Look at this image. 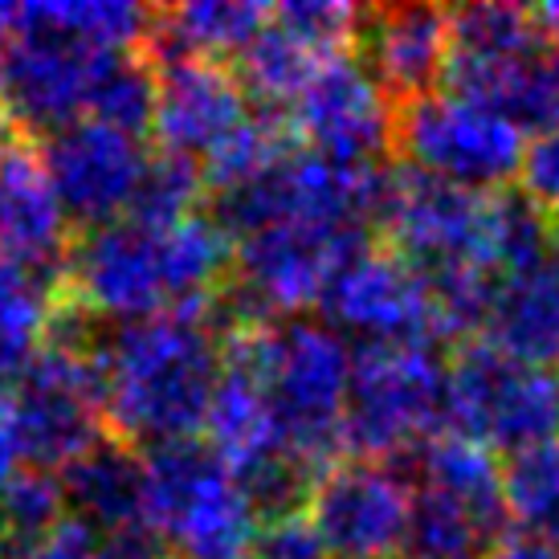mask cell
Listing matches in <instances>:
<instances>
[{
    "instance_id": "6da1fadb",
    "label": "cell",
    "mask_w": 559,
    "mask_h": 559,
    "mask_svg": "<svg viewBox=\"0 0 559 559\" xmlns=\"http://www.w3.org/2000/svg\"><path fill=\"white\" fill-rule=\"evenodd\" d=\"M234 270V237L213 213L171 225L123 217L86 229L66 258V286L82 314L140 323L168 311H204Z\"/></svg>"
},
{
    "instance_id": "7a4b0ae2",
    "label": "cell",
    "mask_w": 559,
    "mask_h": 559,
    "mask_svg": "<svg viewBox=\"0 0 559 559\" xmlns=\"http://www.w3.org/2000/svg\"><path fill=\"white\" fill-rule=\"evenodd\" d=\"M91 359L107 425L131 450H156L204 429L225 372V335L209 311H168L110 326L91 343Z\"/></svg>"
},
{
    "instance_id": "3957f363",
    "label": "cell",
    "mask_w": 559,
    "mask_h": 559,
    "mask_svg": "<svg viewBox=\"0 0 559 559\" xmlns=\"http://www.w3.org/2000/svg\"><path fill=\"white\" fill-rule=\"evenodd\" d=\"M225 364L262 389L282 445L311 469L343 450V413L352 384V343L319 319L241 323L225 335Z\"/></svg>"
},
{
    "instance_id": "277c9868",
    "label": "cell",
    "mask_w": 559,
    "mask_h": 559,
    "mask_svg": "<svg viewBox=\"0 0 559 559\" xmlns=\"http://www.w3.org/2000/svg\"><path fill=\"white\" fill-rule=\"evenodd\" d=\"M143 523L168 559H253L262 519L237 474L204 441H171L143 457Z\"/></svg>"
},
{
    "instance_id": "5b68a950",
    "label": "cell",
    "mask_w": 559,
    "mask_h": 559,
    "mask_svg": "<svg viewBox=\"0 0 559 559\" xmlns=\"http://www.w3.org/2000/svg\"><path fill=\"white\" fill-rule=\"evenodd\" d=\"M392 176L380 164H347L307 147L286 156L246 185L225 188L213 201V217L229 237H249L265 225H331V229H368L384 213Z\"/></svg>"
},
{
    "instance_id": "8992f818",
    "label": "cell",
    "mask_w": 559,
    "mask_h": 559,
    "mask_svg": "<svg viewBox=\"0 0 559 559\" xmlns=\"http://www.w3.org/2000/svg\"><path fill=\"white\" fill-rule=\"evenodd\" d=\"M445 376L437 343L352 347L343 450L376 462L417 453L445 425Z\"/></svg>"
},
{
    "instance_id": "52a82bcc",
    "label": "cell",
    "mask_w": 559,
    "mask_h": 559,
    "mask_svg": "<svg viewBox=\"0 0 559 559\" xmlns=\"http://www.w3.org/2000/svg\"><path fill=\"white\" fill-rule=\"evenodd\" d=\"M380 221L389 225L392 253L425 282L502 278L498 270V192L445 185L425 171L392 176Z\"/></svg>"
},
{
    "instance_id": "ba28073f",
    "label": "cell",
    "mask_w": 559,
    "mask_h": 559,
    "mask_svg": "<svg viewBox=\"0 0 559 559\" xmlns=\"http://www.w3.org/2000/svg\"><path fill=\"white\" fill-rule=\"evenodd\" d=\"M445 425L495 457L535 450L559 437V368L523 364L486 340L469 343L450 359Z\"/></svg>"
},
{
    "instance_id": "9c48e42d",
    "label": "cell",
    "mask_w": 559,
    "mask_h": 559,
    "mask_svg": "<svg viewBox=\"0 0 559 559\" xmlns=\"http://www.w3.org/2000/svg\"><path fill=\"white\" fill-rule=\"evenodd\" d=\"M392 143L404 152L413 171L474 192H495L519 176L527 135L507 123L498 110L441 86L408 98L396 110Z\"/></svg>"
},
{
    "instance_id": "30bf717a",
    "label": "cell",
    "mask_w": 559,
    "mask_h": 559,
    "mask_svg": "<svg viewBox=\"0 0 559 559\" xmlns=\"http://www.w3.org/2000/svg\"><path fill=\"white\" fill-rule=\"evenodd\" d=\"M368 249V229L331 225H265L234 249V302L246 311L241 323L298 319L319 307L326 286L343 265Z\"/></svg>"
},
{
    "instance_id": "8fae6325",
    "label": "cell",
    "mask_w": 559,
    "mask_h": 559,
    "mask_svg": "<svg viewBox=\"0 0 559 559\" xmlns=\"http://www.w3.org/2000/svg\"><path fill=\"white\" fill-rule=\"evenodd\" d=\"M4 408L25 469L62 474L94 441H103L107 429L91 347L46 343L29 372L4 392Z\"/></svg>"
},
{
    "instance_id": "7c38bea8",
    "label": "cell",
    "mask_w": 559,
    "mask_h": 559,
    "mask_svg": "<svg viewBox=\"0 0 559 559\" xmlns=\"http://www.w3.org/2000/svg\"><path fill=\"white\" fill-rule=\"evenodd\" d=\"M302 511L319 531L326 559H401L413 478L392 462L335 457L319 469Z\"/></svg>"
},
{
    "instance_id": "4fadbf2b",
    "label": "cell",
    "mask_w": 559,
    "mask_h": 559,
    "mask_svg": "<svg viewBox=\"0 0 559 559\" xmlns=\"http://www.w3.org/2000/svg\"><path fill=\"white\" fill-rule=\"evenodd\" d=\"M123 53H103L16 21V37L0 53V82H4V115L21 131H62L91 115L94 91L107 66Z\"/></svg>"
},
{
    "instance_id": "5bb4252c",
    "label": "cell",
    "mask_w": 559,
    "mask_h": 559,
    "mask_svg": "<svg viewBox=\"0 0 559 559\" xmlns=\"http://www.w3.org/2000/svg\"><path fill=\"white\" fill-rule=\"evenodd\" d=\"M326 326L356 347L380 343H437L429 282L392 249H359L323 295Z\"/></svg>"
},
{
    "instance_id": "9a60e30c",
    "label": "cell",
    "mask_w": 559,
    "mask_h": 559,
    "mask_svg": "<svg viewBox=\"0 0 559 559\" xmlns=\"http://www.w3.org/2000/svg\"><path fill=\"white\" fill-rule=\"evenodd\" d=\"M290 131L307 143V152L347 164H380L384 147L396 140V107L364 58L340 53L319 66L295 98Z\"/></svg>"
},
{
    "instance_id": "2e32d148",
    "label": "cell",
    "mask_w": 559,
    "mask_h": 559,
    "mask_svg": "<svg viewBox=\"0 0 559 559\" xmlns=\"http://www.w3.org/2000/svg\"><path fill=\"white\" fill-rule=\"evenodd\" d=\"M41 156L70 221L98 229L131 213L152 152L140 135H127L98 119H79L46 135Z\"/></svg>"
},
{
    "instance_id": "e0dca14e",
    "label": "cell",
    "mask_w": 559,
    "mask_h": 559,
    "mask_svg": "<svg viewBox=\"0 0 559 559\" xmlns=\"http://www.w3.org/2000/svg\"><path fill=\"white\" fill-rule=\"evenodd\" d=\"M249 115L253 107H249L246 86L225 62L168 58L156 70L152 135L164 156L188 159L201 168Z\"/></svg>"
},
{
    "instance_id": "ac0fdd59",
    "label": "cell",
    "mask_w": 559,
    "mask_h": 559,
    "mask_svg": "<svg viewBox=\"0 0 559 559\" xmlns=\"http://www.w3.org/2000/svg\"><path fill=\"white\" fill-rule=\"evenodd\" d=\"M70 225L41 147L21 135H0V258L62 274Z\"/></svg>"
},
{
    "instance_id": "d6986e66",
    "label": "cell",
    "mask_w": 559,
    "mask_h": 559,
    "mask_svg": "<svg viewBox=\"0 0 559 559\" xmlns=\"http://www.w3.org/2000/svg\"><path fill=\"white\" fill-rule=\"evenodd\" d=\"M364 66L392 98H420L445 82L450 66V13L437 4L376 9L359 25Z\"/></svg>"
},
{
    "instance_id": "ffe728a7",
    "label": "cell",
    "mask_w": 559,
    "mask_h": 559,
    "mask_svg": "<svg viewBox=\"0 0 559 559\" xmlns=\"http://www.w3.org/2000/svg\"><path fill=\"white\" fill-rule=\"evenodd\" d=\"M486 343L507 356L556 368L559 364V237L544 262L519 274L498 278L490 311H486Z\"/></svg>"
},
{
    "instance_id": "44dd1931",
    "label": "cell",
    "mask_w": 559,
    "mask_h": 559,
    "mask_svg": "<svg viewBox=\"0 0 559 559\" xmlns=\"http://www.w3.org/2000/svg\"><path fill=\"white\" fill-rule=\"evenodd\" d=\"M58 486L66 498V514L91 527L94 535L143 523V502H147L143 457L119 437L94 441L91 450L58 474Z\"/></svg>"
},
{
    "instance_id": "7402d4cb",
    "label": "cell",
    "mask_w": 559,
    "mask_h": 559,
    "mask_svg": "<svg viewBox=\"0 0 559 559\" xmlns=\"http://www.w3.org/2000/svg\"><path fill=\"white\" fill-rule=\"evenodd\" d=\"M270 9L258 0H185L176 9H164L152 21V37L159 58H241L253 37L265 29Z\"/></svg>"
},
{
    "instance_id": "603a6c76",
    "label": "cell",
    "mask_w": 559,
    "mask_h": 559,
    "mask_svg": "<svg viewBox=\"0 0 559 559\" xmlns=\"http://www.w3.org/2000/svg\"><path fill=\"white\" fill-rule=\"evenodd\" d=\"M201 433L204 445L217 453L237 478L249 474V469H258L270 457H278V453H290L282 445L278 425L270 417V404H265L262 389L234 364H225V372H221Z\"/></svg>"
},
{
    "instance_id": "cb8c5ba5",
    "label": "cell",
    "mask_w": 559,
    "mask_h": 559,
    "mask_svg": "<svg viewBox=\"0 0 559 559\" xmlns=\"http://www.w3.org/2000/svg\"><path fill=\"white\" fill-rule=\"evenodd\" d=\"M502 523L507 514L413 481V511L401 559H486L502 539Z\"/></svg>"
},
{
    "instance_id": "d4e9b609",
    "label": "cell",
    "mask_w": 559,
    "mask_h": 559,
    "mask_svg": "<svg viewBox=\"0 0 559 559\" xmlns=\"http://www.w3.org/2000/svg\"><path fill=\"white\" fill-rule=\"evenodd\" d=\"M16 21L74 37L103 53H131L152 37L156 13L131 0H41V4H16Z\"/></svg>"
},
{
    "instance_id": "484cf974",
    "label": "cell",
    "mask_w": 559,
    "mask_h": 559,
    "mask_svg": "<svg viewBox=\"0 0 559 559\" xmlns=\"http://www.w3.org/2000/svg\"><path fill=\"white\" fill-rule=\"evenodd\" d=\"M507 519H514L527 539L559 551V437L514 453L502 466Z\"/></svg>"
},
{
    "instance_id": "4316f807",
    "label": "cell",
    "mask_w": 559,
    "mask_h": 559,
    "mask_svg": "<svg viewBox=\"0 0 559 559\" xmlns=\"http://www.w3.org/2000/svg\"><path fill=\"white\" fill-rule=\"evenodd\" d=\"M319 66L323 62L298 46L290 33H282L274 21H265V29L253 37V46L237 58V79H241L249 98H258L274 115V107H295V98Z\"/></svg>"
},
{
    "instance_id": "83f0119b",
    "label": "cell",
    "mask_w": 559,
    "mask_h": 559,
    "mask_svg": "<svg viewBox=\"0 0 559 559\" xmlns=\"http://www.w3.org/2000/svg\"><path fill=\"white\" fill-rule=\"evenodd\" d=\"M295 147V131L286 119L270 115V110H253L246 123L237 127L229 140L221 143L213 156L201 164L204 185H213L217 192L237 188L262 176L265 168H274L286 152Z\"/></svg>"
},
{
    "instance_id": "f1b7e54d",
    "label": "cell",
    "mask_w": 559,
    "mask_h": 559,
    "mask_svg": "<svg viewBox=\"0 0 559 559\" xmlns=\"http://www.w3.org/2000/svg\"><path fill=\"white\" fill-rule=\"evenodd\" d=\"M58 290H62V274L0 258V326L33 343H46L49 323L62 311Z\"/></svg>"
},
{
    "instance_id": "f546056e",
    "label": "cell",
    "mask_w": 559,
    "mask_h": 559,
    "mask_svg": "<svg viewBox=\"0 0 559 559\" xmlns=\"http://www.w3.org/2000/svg\"><path fill=\"white\" fill-rule=\"evenodd\" d=\"M152 115H156V70H147L140 58H115L107 74L98 82L86 119H98L107 127H119L127 135H147L152 131Z\"/></svg>"
},
{
    "instance_id": "4dcf8cb0",
    "label": "cell",
    "mask_w": 559,
    "mask_h": 559,
    "mask_svg": "<svg viewBox=\"0 0 559 559\" xmlns=\"http://www.w3.org/2000/svg\"><path fill=\"white\" fill-rule=\"evenodd\" d=\"M270 21L282 33H290L319 62H331V58L347 53V46L359 37L364 13L343 0H290V4L270 9Z\"/></svg>"
},
{
    "instance_id": "1f68e13d",
    "label": "cell",
    "mask_w": 559,
    "mask_h": 559,
    "mask_svg": "<svg viewBox=\"0 0 559 559\" xmlns=\"http://www.w3.org/2000/svg\"><path fill=\"white\" fill-rule=\"evenodd\" d=\"M204 192V176L197 164L176 156H156L147 159V171L140 180V192H135V204L127 217L147 221V225H171V221H185L192 213H201L197 201Z\"/></svg>"
},
{
    "instance_id": "d6a6232c",
    "label": "cell",
    "mask_w": 559,
    "mask_h": 559,
    "mask_svg": "<svg viewBox=\"0 0 559 559\" xmlns=\"http://www.w3.org/2000/svg\"><path fill=\"white\" fill-rule=\"evenodd\" d=\"M62 519H70V514H66L58 474L21 469L13 486L0 495V523H4L9 544H29V539L58 527Z\"/></svg>"
},
{
    "instance_id": "836d02e7",
    "label": "cell",
    "mask_w": 559,
    "mask_h": 559,
    "mask_svg": "<svg viewBox=\"0 0 559 559\" xmlns=\"http://www.w3.org/2000/svg\"><path fill=\"white\" fill-rule=\"evenodd\" d=\"M519 197L539 209L547 221H559V127L531 135L519 164Z\"/></svg>"
},
{
    "instance_id": "e575fe53",
    "label": "cell",
    "mask_w": 559,
    "mask_h": 559,
    "mask_svg": "<svg viewBox=\"0 0 559 559\" xmlns=\"http://www.w3.org/2000/svg\"><path fill=\"white\" fill-rule=\"evenodd\" d=\"M253 559H326V547L319 539V531L311 527L307 511H295L262 523Z\"/></svg>"
},
{
    "instance_id": "d590c367",
    "label": "cell",
    "mask_w": 559,
    "mask_h": 559,
    "mask_svg": "<svg viewBox=\"0 0 559 559\" xmlns=\"http://www.w3.org/2000/svg\"><path fill=\"white\" fill-rule=\"evenodd\" d=\"M94 547L98 539L91 527H82L79 519H62L58 527L29 544H4L0 559H94Z\"/></svg>"
},
{
    "instance_id": "8d00e7d4",
    "label": "cell",
    "mask_w": 559,
    "mask_h": 559,
    "mask_svg": "<svg viewBox=\"0 0 559 559\" xmlns=\"http://www.w3.org/2000/svg\"><path fill=\"white\" fill-rule=\"evenodd\" d=\"M94 559H168V547L159 544V535L147 523H131V527L94 535Z\"/></svg>"
},
{
    "instance_id": "74e56055",
    "label": "cell",
    "mask_w": 559,
    "mask_h": 559,
    "mask_svg": "<svg viewBox=\"0 0 559 559\" xmlns=\"http://www.w3.org/2000/svg\"><path fill=\"white\" fill-rule=\"evenodd\" d=\"M46 343H33L25 335H13V331H4L0 326V392H9L21 380V376L29 372V364L37 359Z\"/></svg>"
},
{
    "instance_id": "f35d334b",
    "label": "cell",
    "mask_w": 559,
    "mask_h": 559,
    "mask_svg": "<svg viewBox=\"0 0 559 559\" xmlns=\"http://www.w3.org/2000/svg\"><path fill=\"white\" fill-rule=\"evenodd\" d=\"M21 469H25V457H21L13 420H9V408H4V396H0V495L13 486Z\"/></svg>"
},
{
    "instance_id": "ab89813d",
    "label": "cell",
    "mask_w": 559,
    "mask_h": 559,
    "mask_svg": "<svg viewBox=\"0 0 559 559\" xmlns=\"http://www.w3.org/2000/svg\"><path fill=\"white\" fill-rule=\"evenodd\" d=\"M486 559H559V551L535 544L527 535H507V539H498V547Z\"/></svg>"
},
{
    "instance_id": "60d3db41",
    "label": "cell",
    "mask_w": 559,
    "mask_h": 559,
    "mask_svg": "<svg viewBox=\"0 0 559 559\" xmlns=\"http://www.w3.org/2000/svg\"><path fill=\"white\" fill-rule=\"evenodd\" d=\"M16 37V4H0V53Z\"/></svg>"
},
{
    "instance_id": "b9f144b4",
    "label": "cell",
    "mask_w": 559,
    "mask_h": 559,
    "mask_svg": "<svg viewBox=\"0 0 559 559\" xmlns=\"http://www.w3.org/2000/svg\"><path fill=\"white\" fill-rule=\"evenodd\" d=\"M4 544H9V535H4V523H0V551H4Z\"/></svg>"
},
{
    "instance_id": "7bdbcfd3",
    "label": "cell",
    "mask_w": 559,
    "mask_h": 559,
    "mask_svg": "<svg viewBox=\"0 0 559 559\" xmlns=\"http://www.w3.org/2000/svg\"><path fill=\"white\" fill-rule=\"evenodd\" d=\"M0 110H4V82H0Z\"/></svg>"
}]
</instances>
